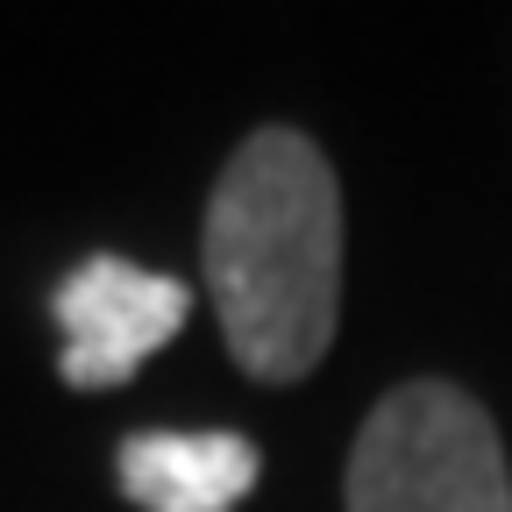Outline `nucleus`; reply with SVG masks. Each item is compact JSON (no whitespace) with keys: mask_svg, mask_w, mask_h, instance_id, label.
<instances>
[{"mask_svg":"<svg viewBox=\"0 0 512 512\" xmlns=\"http://www.w3.org/2000/svg\"><path fill=\"white\" fill-rule=\"evenodd\" d=\"M200 271L221 313V342L256 384L320 370L342 320V185L299 128H256L221 164Z\"/></svg>","mask_w":512,"mask_h":512,"instance_id":"obj_1","label":"nucleus"},{"mask_svg":"<svg viewBox=\"0 0 512 512\" xmlns=\"http://www.w3.org/2000/svg\"><path fill=\"white\" fill-rule=\"evenodd\" d=\"M114 477L143 512H235L264 477V456L228 427H150L121 441Z\"/></svg>","mask_w":512,"mask_h":512,"instance_id":"obj_4","label":"nucleus"},{"mask_svg":"<svg viewBox=\"0 0 512 512\" xmlns=\"http://www.w3.org/2000/svg\"><path fill=\"white\" fill-rule=\"evenodd\" d=\"M349 512H512L491 413L448 377L384 392L349 448Z\"/></svg>","mask_w":512,"mask_h":512,"instance_id":"obj_2","label":"nucleus"},{"mask_svg":"<svg viewBox=\"0 0 512 512\" xmlns=\"http://www.w3.org/2000/svg\"><path fill=\"white\" fill-rule=\"evenodd\" d=\"M57 328H64V384L72 392H114L128 384L164 342H178L192 285L171 271H143L128 256H86L57 285Z\"/></svg>","mask_w":512,"mask_h":512,"instance_id":"obj_3","label":"nucleus"}]
</instances>
